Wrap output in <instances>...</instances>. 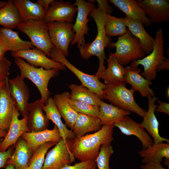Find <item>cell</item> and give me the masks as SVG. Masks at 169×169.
<instances>
[{
  "label": "cell",
  "mask_w": 169,
  "mask_h": 169,
  "mask_svg": "<svg viewBox=\"0 0 169 169\" xmlns=\"http://www.w3.org/2000/svg\"><path fill=\"white\" fill-rule=\"evenodd\" d=\"M8 78L0 91V128L5 130L9 128L12 119L13 107L16 102L11 95Z\"/></svg>",
  "instance_id": "d6986e66"
},
{
  "label": "cell",
  "mask_w": 169,
  "mask_h": 169,
  "mask_svg": "<svg viewBox=\"0 0 169 169\" xmlns=\"http://www.w3.org/2000/svg\"><path fill=\"white\" fill-rule=\"evenodd\" d=\"M70 93L65 91L56 94L53 99L56 107L65 122L66 125L72 129L77 119L78 113L71 107L69 102Z\"/></svg>",
  "instance_id": "484cf974"
},
{
  "label": "cell",
  "mask_w": 169,
  "mask_h": 169,
  "mask_svg": "<svg viewBox=\"0 0 169 169\" xmlns=\"http://www.w3.org/2000/svg\"><path fill=\"white\" fill-rule=\"evenodd\" d=\"M15 149L7 164H13L16 169H24L28 166L33 153L26 141L21 137L17 142Z\"/></svg>",
  "instance_id": "f546056e"
},
{
  "label": "cell",
  "mask_w": 169,
  "mask_h": 169,
  "mask_svg": "<svg viewBox=\"0 0 169 169\" xmlns=\"http://www.w3.org/2000/svg\"><path fill=\"white\" fill-rule=\"evenodd\" d=\"M96 166H97V164L96 163L95 164V165L91 169H95Z\"/></svg>",
  "instance_id": "11a10c76"
},
{
  "label": "cell",
  "mask_w": 169,
  "mask_h": 169,
  "mask_svg": "<svg viewBox=\"0 0 169 169\" xmlns=\"http://www.w3.org/2000/svg\"><path fill=\"white\" fill-rule=\"evenodd\" d=\"M74 5L77 8V15L73 26V31L74 33L73 40L71 43V46L77 44L78 48L85 43L84 36L88 33L89 28L88 23V17L93 8L94 4L89 1L76 0Z\"/></svg>",
  "instance_id": "8fae6325"
},
{
  "label": "cell",
  "mask_w": 169,
  "mask_h": 169,
  "mask_svg": "<svg viewBox=\"0 0 169 169\" xmlns=\"http://www.w3.org/2000/svg\"><path fill=\"white\" fill-rule=\"evenodd\" d=\"M71 140L66 142L62 138L47 153L41 169H61L73 162L75 158L69 149Z\"/></svg>",
  "instance_id": "30bf717a"
},
{
  "label": "cell",
  "mask_w": 169,
  "mask_h": 169,
  "mask_svg": "<svg viewBox=\"0 0 169 169\" xmlns=\"http://www.w3.org/2000/svg\"><path fill=\"white\" fill-rule=\"evenodd\" d=\"M69 102L72 108L77 113L98 118L99 107L92 105L70 98Z\"/></svg>",
  "instance_id": "f35d334b"
},
{
  "label": "cell",
  "mask_w": 169,
  "mask_h": 169,
  "mask_svg": "<svg viewBox=\"0 0 169 169\" xmlns=\"http://www.w3.org/2000/svg\"><path fill=\"white\" fill-rule=\"evenodd\" d=\"M118 128L121 133L126 135H134L141 141L143 149L146 148L154 144L151 137L141 124H139L128 115L125 116L120 121L114 124Z\"/></svg>",
  "instance_id": "e0dca14e"
},
{
  "label": "cell",
  "mask_w": 169,
  "mask_h": 169,
  "mask_svg": "<svg viewBox=\"0 0 169 169\" xmlns=\"http://www.w3.org/2000/svg\"><path fill=\"white\" fill-rule=\"evenodd\" d=\"M21 17L22 22L28 20L44 19L46 12L37 1L29 0H13Z\"/></svg>",
  "instance_id": "cb8c5ba5"
},
{
  "label": "cell",
  "mask_w": 169,
  "mask_h": 169,
  "mask_svg": "<svg viewBox=\"0 0 169 169\" xmlns=\"http://www.w3.org/2000/svg\"><path fill=\"white\" fill-rule=\"evenodd\" d=\"M164 40L162 29L156 31L152 50L151 53L143 58L132 61L131 64L136 66L142 65L144 71L141 75L145 79L151 81L154 79L156 75V68L165 58L164 56Z\"/></svg>",
  "instance_id": "52a82bcc"
},
{
  "label": "cell",
  "mask_w": 169,
  "mask_h": 169,
  "mask_svg": "<svg viewBox=\"0 0 169 169\" xmlns=\"http://www.w3.org/2000/svg\"><path fill=\"white\" fill-rule=\"evenodd\" d=\"M44 104L40 99L29 104L27 124L31 132H38L47 129L49 120L43 112Z\"/></svg>",
  "instance_id": "7402d4cb"
},
{
  "label": "cell",
  "mask_w": 169,
  "mask_h": 169,
  "mask_svg": "<svg viewBox=\"0 0 169 169\" xmlns=\"http://www.w3.org/2000/svg\"><path fill=\"white\" fill-rule=\"evenodd\" d=\"M8 50L2 43L0 44V59L5 57V55Z\"/></svg>",
  "instance_id": "c3c4849f"
},
{
  "label": "cell",
  "mask_w": 169,
  "mask_h": 169,
  "mask_svg": "<svg viewBox=\"0 0 169 169\" xmlns=\"http://www.w3.org/2000/svg\"><path fill=\"white\" fill-rule=\"evenodd\" d=\"M77 12V8L69 1L53 0L46 12L44 20L49 23L63 21L72 23Z\"/></svg>",
  "instance_id": "5bb4252c"
},
{
  "label": "cell",
  "mask_w": 169,
  "mask_h": 169,
  "mask_svg": "<svg viewBox=\"0 0 169 169\" xmlns=\"http://www.w3.org/2000/svg\"><path fill=\"white\" fill-rule=\"evenodd\" d=\"M0 36L2 44L8 51L14 52L34 48L30 41L23 40L18 32L12 30L0 28Z\"/></svg>",
  "instance_id": "83f0119b"
},
{
  "label": "cell",
  "mask_w": 169,
  "mask_h": 169,
  "mask_svg": "<svg viewBox=\"0 0 169 169\" xmlns=\"http://www.w3.org/2000/svg\"><path fill=\"white\" fill-rule=\"evenodd\" d=\"M101 127L98 118L78 113L77 118L71 130L74 137H79L87 133L96 132Z\"/></svg>",
  "instance_id": "4dcf8cb0"
},
{
  "label": "cell",
  "mask_w": 169,
  "mask_h": 169,
  "mask_svg": "<svg viewBox=\"0 0 169 169\" xmlns=\"http://www.w3.org/2000/svg\"><path fill=\"white\" fill-rule=\"evenodd\" d=\"M148 99V109L145 115L143 117V120L141 124L148 134L153 138L154 144L166 142L169 143V140L161 137L159 134V123L155 114L157 106L155 103L157 98L155 96H149Z\"/></svg>",
  "instance_id": "ffe728a7"
},
{
  "label": "cell",
  "mask_w": 169,
  "mask_h": 169,
  "mask_svg": "<svg viewBox=\"0 0 169 169\" xmlns=\"http://www.w3.org/2000/svg\"><path fill=\"white\" fill-rule=\"evenodd\" d=\"M98 7L103 11L111 15L113 12V9L112 7H110L108 3L107 0H97Z\"/></svg>",
  "instance_id": "7bdbcfd3"
},
{
  "label": "cell",
  "mask_w": 169,
  "mask_h": 169,
  "mask_svg": "<svg viewBox=\"0 0 169 169\" xmlns=\"http://www.w3.org/2000/svg\"><path fill=\"white\" fill-rule=\"evenodd\" d=\"M126 84L125 81L114 80L106 84L103 90V98L120 109L143 117L146 111L135 101L133 94L136 91L132 88L127 89Z\"/></svg>",
  "instance_id": "3957f363"
},
{
  "label": "cell",
  "mask_w": 169,
  "mask_h": 169,
  "mask_svg": "<svg viewBox=\"0 0 169 169\" xmlns=\"http://www.w3.org/2000/svg\"><path fill=\"white\" fill-rule=\"evenodd\" d=\"M159 105L157 106L155 110V111L164 113L169 115V104L160 100L157 101Z\"/></svg>",
  "instance_id": "ee69618b"
},
{
  "label": "cell",
  "mask_w": 169,
  "mask_h": 169,
  "mask_svg": "<svg viewBox=\"0 0 169 169\" xmlns=\"http://www.w3.org/2000/svg\"><path fill=\"white\" fill-rule=\"evenodd\" d=\"M138 153L143 158V164L148 162L161 163L163 158L169 159V144L163 142L153 144Z\"/></svg>",
  "instance_id": "1f68e13d"
},
{
  "label": "cell",
  "mask_w": 169,
  "mask_h": 169,
  "mask_svg": "<svg viewBox=\"0 0 169 169\" xmlns=\"http://www.w3.org/2000/svg\"><path fill=\"white\" fill-rule=\"evenodd\" d=\"M68 87L71 91L70 99L99 107L101 100L86 87L74 84H70Z\"/></svg>",
  "instance_id": "e575fe53"
},
{
  "label": "cell",
  "mask_w": 169,
  "mask_h": 169,
  "mask_svg": "<svg viewBox=\"0 0 169 169\" xmlns=\"http://www.w3.org/2000/svg\"><path fill=\"white\" fill-rule=\"evenodd\" d=\"M11 62L6 57L0 59V82L8 78Z\"/></svg>",
  "instance_id": "ab89813d"
},
{
  "label": "cell",
  "mask_w": 169,
  "mask_h": 169,
  "mask_svg": "<svg viewBox=\"0 0 169 169\" xmlns=\"http://www.w3.org/2000/svg\"><path fill=\"white\" fill-rule=\"evenodd\" d=\"M49 35L54 46L66 57L69 54V48L74 39V33L72 23L63 21L47 23Z\"/></svg>",
  "instance_id": "9c48e42d"
},
{
  "label": "cell",
  "mask_w": 169,
  "mask_h": 169,
  "mask_svg": "<svg viewBox=\"0 0 169 169\" xmlns=\"http://www.w3.org/2000/svg\"><path fill=\"white\" fill-rule=\"evenodd\" d=\"M7 3V1H0V8L4 6Z\"/></svg>",
  "instance_id": "816d5d0a"
},
{
  "label": "cell",
  "mask_w": 169,
  "mask_h": 169,
  "mask_svg": "<svg viewBox=\"0 0 169 169\" xmlns=\"http://www.w3.org/2000/svg\"><path fill=\"white\" fill-rule=\"evenodd\" d=\"M107 60V68L100 74L99 79H102L105 84L114 80L124 81L125 67L121 65L115 57L109 55Z\"/></svg>",
  "instance_id": "836d02e7"
},
{
  "label": "cell",
  "mask_w": 169,
  "mask_h": 169,
  "mask_svg": "<svg viewBox=\"0 0 169 169\" xmlns=\"http://www.w3.org/2000/svg\"><path fill=\"white\" fill-rule=\"evenodd\" d=\"M43 110L48 119L54 124L59 131L62 138L66 142L67 140L73 139L74 135L71 130H69L62 121L61 116L59 113L53 98H49L47 103L42 106Z\"/></svg>",
  "instance_id": "4316f807"
},
{
  "label": "cell",
  "mask_w": 169,
  "mask_h": 169,
  "mask_svg": "<svg viewBox=\"0 0 169 169\" xmlns=\"http://www.w3.org/2000/svg\"><path fill=\"white\" fill-rule=\"evenodd\" d=\"M17 28L29 38L33 47L50 58V53L54 46L50 40L47 23L44 20L22 22Z\"/></svg>",
  "instance_id": "8992f818"
},
{
  "label": "cell",
  "mask_w": 169,
  "mask_h": 169,
  "mask_svg": "<svg viewBox=\"0 0 169 169\" xmlns=\"http://www.w3.org/2000/svg\"><path fill=\"white\" fill-rule=\"evenodd\" d=\"M106 13L98 7L95 6L89 13L90 16L93 18L97 28V33L95 39L90 43H84L78 48L81 58L88 59L93 56L98 59L99 66L95 74L99 79L100 74L106 69L104 65V61L107 59L105 49L111 42V38L106 33L105 22Z\"/></svg>",
  "instance_id": "7a4b0ae2"
},
{
  "label": "cell",
  "mask_w": 169,
  "mask_h": 169,
  "mask_svg": "<svg viewBox=\"0 0 169 169\" xmlns=\"http://www.w3.org/2000/svg\"><path fill=\"white\" fill-rule=\"evenodd\" d=\"M12 154V148H8L5 151H0V169L6 166L8 160L11 158Z\"/></svg>",
  "instance_id": "b9f144b4"
},
{
  "label": "cell",
  "mask_w": 169,
  "mask_h": 169,
  "mask_svg": "<svg viewBox=\"0 0 169 169\" xmlns=\"http://www.w3.org/2000/svg\"><path fill=\"white\" fill-rule=\"evenodd\" d=\"M131 112L124 110L101 100L98 118L101 126L113 124L121 120Z\"/></svg>",
  "instance_id": "f1b7e54d"
},
{
  "label": "cell",
  "mask_w": 169,
  "mask_h": 169,
  "mask_svg": "<svg viewBox=\"0 0 169 169\" xmlns=\"http://www.w3.org/2000/svg\"><path fill=\"white\" fill-rule=\"evenodd\" d=\"M169 69V59L165 58L156 68L157 71Z\"/></svg>",
  "instance_id": "bcb514c9"
},
{
  "label": "cell",
  "mask_w": 169,
  "mask_h": 169,
  "mask_svg": "<svg viewBox=\"0 0 169 169\" xmlns=\"http://www.w3.org/2000/svg\"><path fill=\"white\" fill-rule=\"evenodd\" d=\"M50 55L51 59L62 63L74 74L82 85L96 94L101 100L103 99V90L106 84L101 82L95 74H88L79 70L68 61L59 50L54 47L51 50Z\"/></svg>",
  "instance_id": "ba28073f"
},
{
  "label": "cell",
  "mask_w": 169,
  "mask_h": 169,
  "mask_svg": "<svg viewBox=\"0 0 169 169\" xmlns=\"http://www.w3.org/2000/svg\"><path fill=\"white\" fill-rule=\"evenodd\" d=\"M7 132L5 130H3L0 128V138L5 136Z\"/></svg>",
  "instance_id": "681fc988"
},
{
  "label": "cell",
  "mask_w": 169,
  "mask_h": 169,
  "mask_svg": "<svg viewBox=\"0 0 169 169\" xmlns=\"http://www.w3.org/2000/svg\"><path fill=\"white\" fill-rule=\"evenodd\" d=\"M5 81L6 80L3 82H0V91L2 87L4 84L5 83Z\"/></svg>",
  "instance_id": "f5cc1de1"
},
{
  "label": "cell",
  "mask_w": 169,
  "mask_h": 169,
  "mask_svg": "<svg viewBox=\"0 0 169 169\" xmlns=\"http://www.w3.org/2000/svg\"><path fill=\"white\" fill-rule=\"evenodd\" d=\"M96 163L95 160L82 161L74 165H66L61 169H91Z\"/></svg>",
  "instance_id": "60d3db41"
},
{
  "label": "cell",
  "mask_w": 169,
  "mask_h": 169,
  "mask_svg": "<svg viewBox=\"0 0 169 169\" xmlns=\"http://www.w3.org/2000/svg\"><path fill=\"white\" fill-rule=\"evenodd\" d=\"M108 47L110 49L115 48V52L109 53V55L115 57L119 63L123 66L131 61L143 58L146 55L139 40L128 30L125 34L118 37L115 42H111Z\"/></svg>",
  "instance_id": "5b68a950"
},
{
  "label": "cell",
  "mask_w": 169,
  "mask_h": 169,
  "mask_svg": "<svg viewBox=\"0 0 169 169\" xmlns=\"http://www.w3.org/2000/svg\"><path fill=\"white\" fill-rule=\"evenodd\" d=\"M27 142L32 153L41 145L49 142L58 143L62 137L56 126L38 132H25L21 136Z\"/></svg>",
  "instance_id": "44dd1931"
},
{
  "label": "cell",
  "mask_w": 169,
  "mask_h": 169,
  "mask_svg": "<svg viewBox=\"0 0 169 169\" xmlns=\"http://www.w3.org/2000/svg\"><path fill=\"white\" fill-rule=\"evenodd\" d=\"M11 55L14 58H22L37 68L41 67L46 70L56 69L61 71L66 68L63 64L49 58L44 52L36 48L12 52Z\"/></svg>",
  "instance_id": "7c38bea8"
},
{
  "label": "cell",
  "mask_w": 169,
  "mask_h": 169,
  "mask_svg": "<svg viewBox=\"0 0 169 169\" xmlns=\"http://www.w3.org/2000/svg\"><path fill=\"white\" fill-rule=\"evenodd\" d=\"M105 26L107 35L112 36H121L127 32L124 18H117L106 13Z\"/></svg>",
  "instance_id": "d590c367"
},
{
  "label": "cell",
  "mask_w": 169,
  "mask_h": 169,
  "mask_svg": "<svg viewBox=\"0 0 169 169\" xmlns=\"http://www.w3.org/2000/svg\"><path fill=\"white\" fill-rule=\"evenodd\" d=\"M20 112L15 105L8 132L0 145V151H5L10 146L15 144L22 135L25 132H30L27 120L28 115H25L21 119H19Z\"/></svg>",
  "instance_id": "4fadbf2b"
},
{
  "label": "cell",
  "mask_w": 169,
  "mask_h": 169,
  "mask_svg": "<svg viewBox=\"0 0 169 169\" xmlns=\"http://www.w3.org/2000/svg\"><path fill=\"white\" fill-rule=\"evenodd\" d=\"M114 153L111 144L102 145L95 161L99 169H112L109 165L110 159Z\"/></svg>",
  "instance_id": "74e56055"
},
{
  "label": "cell",
  "mask_w": 169,
  "mask_h": 169,
  "mask_svg": "<svg viewBox=\"0 0 169 169\" xmlns=\"http://www.w3.org/2000/svg\"><path fill=\"white\" fill-rule=\"evenodd\" d=\"M141 169H166L164 168L161 163L148 162L140 166Z\"/></svg>",
  "instance_id": "f6af8a7d"
},
{
  "label": "cell",
  "mask_w": 169,
  "mask_h": 169,
  "mask_svg": "<svg viewBox=\"0 0 169 169\" xmlns=\"http://www.w3.org/2000/svg\"><path fill=\"white\" fill-rule=\"evenodd\" d=\"M22 22L18 11L13 0H9L0 8V25L12 30Z\"/></svg>",
  "instance_id": "d6a6232c"
},
{
  "label": "cell",
  "mask_w": 169,
  "mask_h": 169,
  "mask_svg": "<svg viewBox=\"0 0 169 169\" xmlns=\"http://www.w3.org/2000/svg\"><path fill=\"white\" fill-rule=\"evenodd\" d=\"M53 0H38L37 1L46 12Z\"/></svg>",
  "instance_id": "7dc6e473"
},
{
  "label": "cell",
  "mask_w": 169,
  "mask_h": 169,
  "mask_svg": "<svg viewBox=\"0 0 169 169\" xmlns=\"http://www.w3.org/2000/svg\"><path fill=\"white\" fill-rule=\"evenodd\" d=\"M124 81L130 84L132 88L138 91L143 97H152L155 94L150 86L152 84L149 80L140 74L141 70L138 67L131 64L130 66L125 67Z\"/></svg>",
  "instance_id": "ac0fdd59"
},
{
  "label": "cell",
  "mask_w": 169,
  "mask_h": 169,
  "mask_svg": "<svg viewBox=\"0 0 169 169\" xmlns=\"http://www.w3.org/2000/svg\"><path fill=\"white\" fill-rule=\"evenodd\" d=\"M124 19L128 30L139 41L143 50L146 54H149L152 50L154 38L147 33L141 22L126 16Z\"/></svg>",
  "instance_id": "603a6c76"
},
{
  "label": "cell",
  "mask_w": 169,
  "mask_h": 169,
  "mask_svg": "<svg viewBox=\"0 0 169 169\" xmlns=\"http://www.w3.org/2000/svg\"><path fill=\"white\" fill-rule=\"evenodd\" d=\"M136 1L151 23H157L169 21V0H140Z\"/></svg>",
  "instance_id": "9a60e30c"
},
{
  "label": "cell",
  "mask_w": 169,
  "mask_h": 169,
  "mask_svg": "<svg viewBox=\"0 0 169 169\" xmlns=\"http://www.w3.org/2000/svg\"><path fill=\"white\" fill-rule=\"evenodd\" d=\"M24 169H31L29 166H28L27 168H25Z\"/></svg>",
  "instance_id": "6f0895ef"
},
{
  "label": "cell",
  "mask_w": 169,
  "mask_h": 169,
  "mask_svg": "<svg viewBox=\"0 0 169 169\" xmlns=\"http://www.w3.org/2000/svg\"><path fill=\"white\" fill-rule=\"evenodd\" d=\"M166 96L167 98H169V87L167 89V90H166Z\"/></svg>",
  "instance_id": "db71d44e"
},
{
  "label": "cell",
  "mask_w": 169,
  "mask_h": 169,
  "mask_svg": "<svg viewBox=\"0 0 169 169\" xmlns=\"http://www.w3.org/2000/svg\"><path fill=\"white\" fill-rule=\"evenodd\" d=\"M2 43V42L1 38V36H0V44H1Z\"/></svg>",
  "instance_id": "9f6ffc18"
},
{
  "label": "cell",
  "mask_w": 169,
  "mask_h": 169,
  "mask_svg": "<svg viewBox=\"0 0 169 169\" xmlns=\"http://www.w3.org/2000/svg\"><path fill=\"white\" fill-rule=\"evenodd\" d=\"M57 143L54 142H49L39 146L33 153L29 160L28 166L31 169H41L47 151Z\"/></svg>",
  "instance_id": "8d00e7d4"
},
{
  "label": "cell",
  "mask_w": 169,
  "mask_h": 169,
  "mask_svg": "<svg viewBox=\"0 0 169 169\" xmlns=\"http://www.w3.org/2000/svg\"><path fill=\"white\" fill-rule=\"evenodd\" d=\"M110 2L124 13L126 17L137 20L144 25L149 27L151 22L144 11L133 0H110Z\"/></svg>",
  "instance_id": "d4e9b609"
},
{
  "label": "cell",
  "mask_w": 169,
  "mask_h": 169,
  "mask_svg": "<svg viewBox=\"0 0 169 169\" xmlns=\"http://www.w3.org/2000/svg\"><path fill=\"white\" fill-rule=\"evenodd\" d=\"M5 169H16L14 166L11 163L7 164Z\"/></svg>",
  "instance_id": "f907efd6"
},
{
  "label": "cell",
  "mask_w": 169,
  "mask_h": 169,
  "mask_svg": "<svg viewBox=\"0 0 169 169\" xmlns=\"http://www.w3.org/2000/svg\"><path fill=\"white\" fill-rule=\"evenodd\" d=\"M14 62L19 69L21 77L23 79H30L38 88L41 95L40 100L46 104L50 98V92L48 86L50 79L57 76L59 70L56 69L46 70L37 68L25 62L20 57H15Z\"/></svg>",
  "instance_id": "277c9868"
},
{
  "label": "cell",
  "mask_w": 169,
  "mask_h": 169,
  "mask_svg": "<svg viewBox=\"0 0 169 169\" xmlns=\"http://www.w3.org/2000/svg\"><path fill=\"white\" fill-rule=\"evenodd\" d=\"M10 93L16 102V105L23 117L27 115L30 97L29 89L24 79L18 74L12 79H8Z\"/></svg>",
  "instance_id": "2e32d148"
},
{
  "label": "cell",
  "mask_w": 169,
  "mask_h": 169,
  "mask_svg": "<svg viewBox=\"0 0 169 169\" xmlns=\"http://www.w3.org/2000/svg\"><path fill=\"white\" fill-rule=\"evenodd\" d=\"M114 127L113 124L104 125L94 133L74 137L69 146L73 155L80 161L95 160L101 146L113 141Z\"/></svg>",
  "instance_id": "6da1fadb"
}]
</instances>
